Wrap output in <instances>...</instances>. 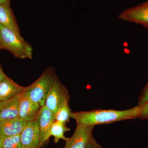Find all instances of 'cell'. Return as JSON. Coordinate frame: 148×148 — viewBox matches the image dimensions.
Masks as SVG:
<instances>
[{
    "mask_svg": "<svg viewBox=\"0 0 148 148\" xmlns=\"http://www.w3.org/2000/svg\"><path fill=\"white\" fill-rule=\"evenodd\" d=\"M140 106L124 110H95L85 112H72L71 118L77 124L83 125L108 124L120 121L138 118Z\"/></svg>",
    "mask_w": 148,
    "mask_h": 148,
    "instance_id": "6da1fadb",
    "label": "cell"
},
{
    "mask_svg": "<svg viewBox=\"0 0 148 148\" xmlns=\"http://www.w3.org/2000/svg\"><path fill=\"white\" fill-rule=\"evenodd\" d=\"M0 42L3 49L8 51L20 59L33 57V48L23 37L18 36L11 29L0 24Z\"/></svg>",
    "mask_w": 148,
    "mask_h": 148,
    "instance_id": "7a4b0ae2",
    "label": "cell"
},
{
    "mask_svg": "<svg viewBox=\"0 0 148 148\" xmlns=\"http://www.w3.org/2000/svg\"><path fill=\"white\" fill-rule=\"evenodd\" d=\"M56 77L53 68H48L34 82L26 87L22 98L38 103L41 107L45 106L46 99Z\"/></svg>",
    "mask_w": 148,
    "mask_h": 148,
    "instance_id": "3957f363",
    "label": "cell"
},
{
    "mask_svg": "<svg viewBox=\"0 0 148 148\" xmlns=\"http://www.w3.org/2000/svg\"><path fill=\"white\" fill-rule=\"evenodd\" d=\"M69 91L56 77L46 99L45 106L55 114L59 108L66 101H69Z\"/></svg>",
    "mask_w": 148,
    "mask_h": 148,
    "instance_id": "277c9868",
    "label": "cell"
},
{
    "mask_svg": "<svg viewBox=\"0 0 148 148\" xmlns=\"http://www.w3.org/2000/svg\"><path fill=\"white\" fill-rule=\"evenodd\" d=\"M94 125L77 124L71 137L68 138L63 148H87L90 140L93 138Z\"/></svg>",
    "mask_w": 148,
    "mask_h": 148,
    "instance_id": "5b68a950",
    "label": "cell"
},
{
    "mask_svg": "<svg viewBox=\"0 0 148 148\" xmlns=\"http://www.w3.org/2000/svg\"><path fill=\"white\" fill-rule=\"evenodd\" d=\"M121 20L148 27V1L125 10L118 16Z\"/></svg>",
    "mask_w": 148,
    "mask_h": 148,
    "instance_id": "8992f818",
    "label": "cell"
},
{
    "mask_svg": "<svg viewBox=\"0 0 148 148\" xmlns=\"http://www.w3.org/2000/svg\"><path fill=\"white\" fill-rule=\"evenodd\" d=\"M20 139L23 148H40V132L37 119L27 122L20 133Z\"/></svg>",
    "mask_w": 148,
    "mask_h": 148,
    "instance_id": "52a82bcc",
    "label": "cell"
},
{
    "mask_svg": "<svg viewBox=\"0 0 148 148\" xmlns=\"http://www.w3.org/2000/svg\"><path fill=\"white\" fill-rule=\"evenodd\" d=\"M40 132V145L46 142V138L51 125L55 121L54 114L45 106L41 107L37 118Z\"/></svg>",
    "mask_w": 148,
    "mask_h": 148,
    "instance_id": "ba28073f",
    "label": "cell"
},
{
    "mask_svg": "<svg viewBox=\"0 0 148 148\" xmlns=\"http://www.w3.org/2000/svg\"><path fill=\"white\" fill-rule=\"evenodd\" d=\"M23 92L13 98L0 102V119L18 118L19 106Z\"/></svg>",
    "mask_w": 148,
    "mask_h": 148,
    "instance_id": "9c48e42d",
    "label": "cell"
},
{
    "mask_svg": "<svg viewBox=\"0 0 148 148\" xmlns=\"http://www.w3.org/2000/svg\"><path fill=\"white\" fill-rule=\"evenodd\" d=\"M27 122L19 119H0V138H5L19 135L22 132Z\"/></svg>",
    "mask_w": 148,
    "mask_h": 148,
    "instance_id": "30bf717a",
    "label": "cell"
},
{
    "mask_svg": "<svg viewBox=\"0 0 148 148\" xmlns=\"http://www.w3.org/2000/svg\"><path fill=\"white\" fill-rule=\"evenodd\" d=\"M41 107L38 103L22 98L20 101L18 118L27 122L36 119Z\"/></svg>",
    "mask_w": 148,
    "mask_h": 148,
    "instance_id": "8fae6325",
    "label": "cell"
},
{
    "mask_svg": "<svg viewBox=\"0 0 148 148\" xmlns=\"http://www.w3.org/2000/svg\"><path fill=\"white\" fill-rule=\"evenodd\" d=\"M26 87L14 82L7 76L0 83V102L9 99L24 92Z\"/></svg>",
    "mask_w": 148,
    "mask_h": 148,
    "instance_id": "7c38bea8",
    "label": "cell"
},
{
    "mask_svg": "<svg viewBox=\"0 0 148 148\" xmlns=\"http://www.w3.org/2000/svg\"><path fill=\"white\" fill-rule=\"evenodd\" d=\"M0 24L12 30L19 36L22 37L10 4L0 5Z\"/></svg>",
    "mask_w": 148,
    "mask_h": 148,
    "instance_id": "4fadbf2b",
    "label": "cell"
},
{
    "mask_svg": "<svg viewBox=\"0 0 148 148\" xmlns=\"http://www.w3.org/2000/svg\"><path fill=\"white\" fill-rule=\"evenodd\" d=\"M70 130L69 128L66 127V125L55 121L49 129L46 141L49 140L51 136L54 137V141L56 143H58L61 139L67 141L68 138L64 136V133Z\"/></svg>",
    "mask_w": 148,
    "mask_h": 148,
    "instance_id": "5bb4252c",
    "label": "cell"
},
{
    "mask_svg": "<svg viewBox=\"0 0 148 148\" xmlns=\"http://www.w3.org/2000/svg\"><path fill=\"white\" fill-rule=\"evenodd\" d=\"M69 101H66L59 108L54 114L56 121L66 125L70 121L72 112L69 106Z\"/></svg>",
    "mask_w": 148,
    "mask_h": 148,
    "instance_id": "9a60e30c",
    "label": "cell"
},
{
    "mask_svg": "<svg viewBox=\"0 0 148 148\" xmlns=\"http://www.w3.org/2000/svg\"><path fill=\"white\" fill-rule=\"evenodd\" d=\"M3 148H23L20 139V134L3 139Z\"/></svg>",
    "mask_w": 148,
    "mask_h": 148,
    "instance_id": "2e32d148",
    "label": "cell"
},
{
    "mask_svg": "<svg viewBox=\"0 0 148 148\" xmlns=\"http://www.w3.org/2000/svg\"><path fill=\"white\" fill-rule=\"evenodd\" d=\"M148 103V82L141 92L138 101V106H143Z\"/></svg>",
    "mask_w": 148,
    "mask_h": 148,
    "instance_id": "e0dca14e",
    "label": "cell"
},
{
    "mask_svg": "<svg viewBox=\"0 0 148 148\" xmlns=\"http://www.w3.org/2000/svg\"><path fill=\"white\" fill-rule=\"evenodd\" d=\"M140 106V110L138 118L141 119H148V103Z\"/></svg>",
    "mask_w": 148,
    "mask_h": 148,
    "instance_id": "ac0fdd59",
    "label": "cell"
},
{
    "mask_svg": "<svg viewBox=\"0 0 148 148\" xmlns=\"http://www.w3.org/2000/svg\"><path fill=\"white\" fill-rule=\"evenodd\" d=\"M87 148H103L94 139L92 138L89 142Z\"/></svg>",
    "mask_w": 148,
    "mask_h": 148,
    "instance_id": "d6986e66",
    "label": "cell"
},
{
    "mask_svg": "<svg viewBox=\"0 0 148 148\" xmlns=\"http://www.w3.org/2000/svg\"><path fill=\"white\" fill-rule=\"evenodd\" d=\"M6 76V75L4 73L2 68L1 66L0 65V83L5 78Z\"/></svg>",
    "mask_w": 148,
    "mask_h": 148,
    "instance_id": "ffe728a7",
    "label": "cell"
},
{
    "mask_svg": "<svg viewBox=\"0 0 148 148\" xmlns=\"http://www.w3.org/2000/svg\"><path fill=\"white\" fill-rule=\"evenodd\" d=\"M10 0H0V5L5 4H10Z\"/></svg>",
    "mask_w": 148,
    "mask_h": 148,
    "instance_id": "44dd1931",
    "label": "cell"
},
{
    "mask_svg": "<svg viewBox=\"0 0 148 148\" xmlns=\"http://www.w3.org/2000/svg\"><path fill=\"white\" fill-rule=\"evenodd\" d=\"M2 139H1V138H0V148L1 147L2 144Z\"/></svg>",
    "mask_w": 148,
    "mask_h": 148,
    "instance_id": "7402d4cb",
    "label": "cell"
},
{
    "mask_svg": "<svg viewBox=\"0 0 148 148\" xmlns=\"http://www.w3.org/2000/svg\"><path fill=\"white\" fill-rule=\"evenodd\" d=\"M2 49V47L1 45V42H0V50Z\"/></svg>",
    "mask_w": 148,
    "mask_h": 148,
    "instance_id": "603a6c76",
    "label": "cell"
},
{
    "mask_svg": "<svg viewBox=\"0 0 148 148\" xmlns=\"http://www.w3.org/2000/svg\"><path fill=\"white\" fill-rule=\"evenodd\" d=\"M146 29H148V27H146Z\"/></svg>",
    "mask_w": 148,
    "mask_h": 148,
    "instance_id": "cb8c5ba5",
    "label": "cell"
},
{
    "mask_svg": "<svg viewBox=\"0 0 148 148\" xmlns=\"http://www.w3.org/2000/svg\"><path fill=\"white\" fill-rule=\"evenodd\" d=\"M2 148V147H1V148Z\"/></svg>",
    "mask_w": 148,
    "mask_h": 148,
    "instance_id": "d4e9b609",
    "label": "cell"
}]
</instances>
